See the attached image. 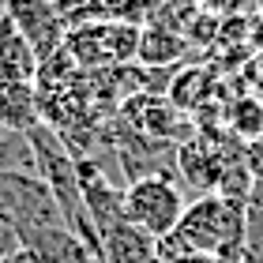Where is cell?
Returning <instances> with one entry per match:
<instances>
[{"instance_id":"obj_1","label":"cell","mask_w":263,"mask_h":263,"mask_svg":"<svg viewBox=\"0 0 263 263\" xmlns=\"http://www.w3.org/2000/svg\"><path fill=\"white\" fill-rule=\"evenodd\" d=\"M173 233L188 245V252L241 263L245 259V203L211 192L196 199L192 207H184L181 226Z\"/></svg>"},{"instance_id":"obj_2","label":"cell","mask_w":263,"mask_h":263,"mask_svg":"<svg viewBox=\"0 0 263 263\" xmlns=\"http://www.w3.org/2000/svg\"><path fill=\"white\" fill-rule=\"evenodd\" d=\"M0 214L15 226L23 245L45 230L64 226L61 203L38 173H0Z\"/></svg>"},{"instance_id":"obj_3","label":"cell","mask_w":263,"mask_h":263,"mask_svg":"<svg viewBox=\"0 0 263 263\" xmlns=\"http://www.w3.org/2000/svg\"><path fill=\"white\" fill-rule=\"evenodd\" d=\"M124 211L136 230H143L147 237L158 241V237L173 233L181 226L184 196L170 177H143V181H132L124 188Z\"/></svg>"},{"instance_id":"obj_4","label":"cell","mask_w":263,"mask_h":263,"mask_svg":"<svg viewBox=\"0 0 263 263\" xmlns=\"http://www.w3.org/2000/svg\"><path fill=\"white\" fill-rule=\"evenodd\" d=\"M79 188H83V207H87V214H90V222H94V230H98V237L128 222V211H124V184L113 181V173L105 170L102 162L79 158Z\"/></svg>"},{"instance_id":"obj_5","label":"cell","mask_w":263,"mask_h":263,"mask_svg":"<svg viewBox=\"0 0 263 263\" xmlns=\"http://www.w3.org/2000/svg\"><path fill=\"white\" fill-rule=\"evenodd\" d=\"M4 11L11 19H15V27L23 30V38L34 45V53H38V61H49L53 53L64 49V23L57 15V8L49 0H8Z\"/></svg>"},{"instance_id":"obj_6","label":"cell","mask_w":263,"mask_h":263,"mask_svg":"<svg viewBox=\"0 0 263 263\" xmlns=\"http://www.w3.org/2000/svg\"><path fill=\"white\" fill-rule=\"evenodd\" d=\"M38 53L23 38L15 19L8 11H0V79L4 83H38Z\"/></svg>"},{"instance_id":"obj_7","label":"cell","mask_w":263,"mask_h":263,"mask_svg":"<svg viewBox=\"0 0 263 263\" xmlns=\"http://www.w3.org/2000/svg\"><path fill=\"white\" fill-rule=\"evenodd\" d=\"M0 124L11 132H27L42 124V98L34 83H4L0 79Z\"/></svg>"},{"instance_id":"obj_8","label":"cell","mask_w":263,"mask_h":263,"mask_svg":"<svg viewBox=\"0 0 263 263\" xmlns=\"http://www.w3.org/2000/svg\"><path fill=\"white\" fill-rule=\"evenodd\" d=\"M23 248H30V252L38 256V263H98V256H94L68 226H57V230H45L38 237H30Z\"/></svg>"},{"instance_id":"obj_9","label":"cell","mask_w":263,"mask_h":263,"mask_svg":"<svg viewBox=\"0 0 263 263\" xmlns=\"http://www.w3.org/2000/svg\"><path fill=\"white\" fill-rule=\"evenodd\" d=\"M136 57L147 68H173L177 61L188 57V38L177 30H165V27H143L139 30V45H136Z\"/></svg>"},{"instance_id":"obj_10","label":"cell","mask_w":263,"mask_h":263,"mask_svg":"<svg viewBox=\"0 0 263 263\" xmlns=\"http://www.w3.org/2000/svg\"><path fill=\"white\" fill-rule=\"evenodd\" d=\"M154 259V237L136 230L132 222L102 233V263H151Z\"/></svg>"},{"instance_id":"obj_11","label":"cell","mask_w":263,"mask_h":263,"mask_svg":"<svg viewBox=\"0 0 263 263\" xmlns=\"http://www.w3.org/2000/svg\"><path fill=\"white\" fill-rule=\"evenodd\" d=\"M230 136H241L245 143L248 139H256L263 136V102L256 98H241V102H233V109H230Z\"/></svg>"},{"instance_id":"obj_12","label":"cell","mask_w":263,"mask_h":263,"mask_svg":"<svg viewBox=\"0 0 263 263\" xmlns=\"http://www.w3.org/2000/svg\"><path fill=\"white\" fill-rule=\"evenodd\" d=\"M15 248H23V241H19V233H15V226H11L4 214H0V259H8Z\"/></svg>"},{"instance_id":"obj_13","label":"cell","mask_w":263,"mask_h":263,"mask_svg":"<svg viewBox=\"0 0 263 263\" xmlns=\"http://www.w3.org/2000/svg\"><path fill=\"white\" fill-rule=\"evenodd\" d=\"M248 0H199L203 11H211V15H230V11H241Z\"/></svg>"},{"instance_id":"obj_14","label":"cell","mask_w":263,"mask_h":263,"mask_svg":"<svg viewBox=\"0 0 263 263\" xmlns=\"http://www.w3.org/2000/svg\"><path fill=\"white\" fill-rule=\"evenodd\" d=\"M0 263H38V256L30 252V248H15L8 259H0Z\"/></svg>"},{"instance_id":"obj_15","label":"cell","mask_w":263,"mask_h":263,"mask_svg":"<svg viewBox=\"0 0 263 263\" xmlns=\"http://www.w3.org/2000/svg\"><path fill=\"white\" fill-rule=\"evenodd\" d=\"M177 263H226L218 256H203V252H192V256H184V259H177Z\"/></svg>"},{"instance_id":"obj_16","label":"cell","mask_w":263,"mask_h":263,"mask_svg":"<svg viewBox=\"0 0 263 263\" xmlns=\"http://www.w3.org/2000/svg\"><path fill=\"white\" fill-rule=\"evenodd\" d=\"M0 11H4V0H0Z\"/></svg>"},{"instance_id":"obj_17","label":"cell","mask_w":263,"mask_h":263,"mask_svg":"<svg viewBox=\"0 0 263 263\" xmlns=\"http://www.w3.org/2000/svg\"><path fill=\"white\" fill-rule=\"evenodd\" d=\"M49 4H57V0H49Z\"/></svg>"}]
</instances>
